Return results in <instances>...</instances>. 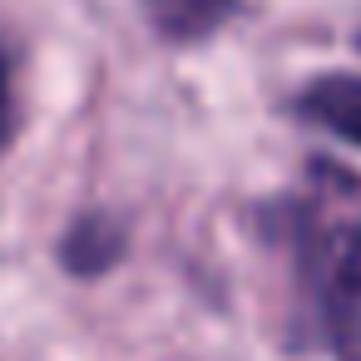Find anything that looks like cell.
<instances>
[{
	"mask_svg": "<svg viewBox=\"0 0 361 361\" xmlns=\"http://www.w3.org/2000/svg\"><path fill=\"white\" fill-rule=\"evenodd\" d=\"M124 243H129L124 223L114 213L90 208V213H80L65 228V238H60V267L75 272V277H99V272H109L124 257Z\"/></svg>",
	"mask_w": 361,
	"mask_h": 361,
	"instance_id": "7a4b0ae2",
	"label": "cell"
},
{
	"mask_svg": "<svg viewBox=\"0 0 361 361\" xmlns=\"http://www.w3.org/2000/svg\"><path fill=\"white\" fill-rule=\"evenodd\" d=\"M287 243L326 336L351 351L361 322V188L341 169L317 164L312 188L287 203Z\"/></svg>",
	"mask_w": 361,
	"mask_h": 361,
	"instance_id": "6da1fadb",
	"label": "cell"
},
{
	"mask_svg": "<svg viewBox=\"0 0 361 361\" xmlns=\"http://www.w3.org/2000/svg\"><path fill=\"white\" fill-rule=\"evenodd\" d=\"M139 11L149 16V25L164 40L193 45V40H208L213 30H223L238 16V0H139Z\"/></svg>",
	"mask_w": 361,
	"mask_h": 361,
	"instance_id": "277c9868",
	"label": "cell"
},
{
	"mask_svg": "<svg viewBox=\"0 0 361 361\" xmlns=\"http://www.w3.org/2000/svg\"><path fill=\"white\" fill-rule=\"evenodd\" d=\"M20 129V104H16V55L6 45V35H0V154L11 149Z\"/></svg>",
	"mask_w": 361,
	"mask_h": 361,
	"instance_id": "5b68a950",
	"label": "cell"
},
{
	"mask_svg": "<svg viewBox=\"0 0 361 361\" xmlns=\"http://www.w3.org/2000/svg\"><path fill=\"white\" fill-rule=\"evenodd\" d=\"M297 114L326 134L361 144V75H322L297 94Z\"/></svg>",
	"mask_w": 361,
	"mask_h": 361,
	"instance_id": "3957f363",
	"label": "cell"
}]
</instances>
